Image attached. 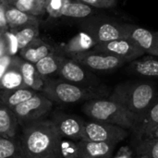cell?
I'll use <instances>...</instances> for the list:
<instances>
[{
  "label": "cell",
  "mask_w": 158,
  "mask_h": 158,
  "mask_svg": "<svg viewBox=\"0 0 158 158\" xmlns=\"http://www.w3.org/2000/svg\"><path fill=\"white\" fill-rule=\"evenodd\" d=\"M19 139L26 158H46L59 154L62 138L49 119H39L23 126Z\"/></svg>",
  "instance_id": "6da1fadb"
},
{
  "label": "cell",
  "mask_w": 158,
  "mask_h": 158,
  "mask_svg": "<svg viewBox=\"0 0 158 158\" xmlns=\"http://www.w3.org/2000/svg\"><path fill=\"white\" fill-rule=\"evenodd\" d=\"M108 98L125 106L140 118L157 99V90L155 83L150 81H129L118 84Z\"/></svg>",
  "instance_id": "7a4b0ae2"
},
{
  "label": "cell",
  "mask_w": 158,
  "mask_h": 158,
  "mask_svg": "<svg viewBox=\"0 0 158 158\" xmlns=\"http://www.w3.org/2000/svg\"><path fill=\"white\" fill-rule=\"evenodd\" d=\"M42 93L53 103L63 105L87 102L93 99L106 98L110 93L108 88L102 84L99 86L85 87L73 84L61 79H46Z\"/></svg>",
  "instance_id": "3957f363"
},
{
  "label": "cell",
  "mask_w": 158,
  "mask_h": 158,
  "mask_svg": "<svg viewBox=\"0 0 158 158\" xmlns=\"http://www.w3.org/2000/svg\"><path fill=\"white\" fill-rule=\"evenodd\" d=\"M82 112L91 120L117 125L128 130L131 133L134 131L139 121V116L131 113L125 106L108 97L85 102L82 106Z\"/></svg>",
  "instance_id": "277c9868"
},
{
  "label": "cell",
  "mask_w": 158,
  "mask_h": 158,
  "mask_svg": "<svg viewBox=\"0 0 158 158\" xmlns=\"http://www.w3.org/2000/svg\"><path fill=\"white\" fill-rule=\"evenodd\" d=\"M84 29L96 44L128 37L126 22L108 17H94L84 23Z\"/></svg>",
  "instance_id": "5b68a950"
},
{
  "label": "cell",
  "mask_w": 158,
  "mask_h": 158,
  "mask_svg": "<svg viewBox=\"0 0 158 158\" xmlns=\"http://www.w3.org/2000/svg\"><path fill=\"white\" fill-rule=\"evenodd\" d=\"M68 57L72 58L87 69L98 72H111L118 69L129 64L128 61L112 56L109 54H105L102 52H97L94 50H89L86 52L79 53L76 55L69 56Z\"/></svg>",
  "instance_id": "8992f818"
},
{
  "label": "cell",
  "mask_w": 158,
  "mask_h": 158,
  "mask_svg": "<svg viewBox=\"0 0 158 158\" xmlns=\"http://www.w3.org/2000/svg\"><path fill=\"white\" fill-rule=\"evenodd\" d=\"M130 131L117 125L90 120L85 121L83 130V139L93 142L109 143L118 144L128 138Z\"/></svg>",
  "instance_id": "52a82bcc"
},
{
  "label": "cell",
  "mask_w": 158,
  "mask_h": 158,
  "mask_svg": "<svg viewBox=\"0 0 158 158\" xmlns=\"http://www.w3.org/2000/svg\"><path fill=\"white\" fill-rule=\"evenodd\" d=\"M53 102L43 93H36L31 98L13 108L19 124L26 125L30 122L42 119L52 109Z\"/></svg>",
  "instance_id": "ba28073f"
},
{
  "label": "cell",
  "mask_w": 158,
  "mask_h": 158,
  "mask_svg": "<svg viewBox=\"0 0 158 158\" xmlns=\"http://www.w3.org/2000/svg\"><path fill=\"white\" fill-rule=\"evenodd\" d=\"M57 75L63 81L81 86L93 87L102 85L100 80L91 70L66 56L62 60Z\"/></svg>",
  "instance_id": "9c48e42d"
},
{
  "label": "cell",
  "mask_w": 158,
  "mask_h": 158,
  "mask_svg": "<svg viewBox=\"0 0 158 158\" xmlns=\"http://www.w3.org/2000/svg\"><path fill=\"white\" fill-rule=\"evenodd\" d=\"M93 50L116 56L125 59L128 61V63L145 55L144 51L140 47V45L130 37L96 44Z\"/></svg>",
  "instance_id": "30bf717a"
},
{
  "label": "cell",
  "mask_w": 158,
  "mask_h": 158,
  "mask_svg": "<svg viewBox=\"0 0 158 158\" xmlns=\"http://www.w3.org/2000/svg\"><path fill=\"white\" fill-rule=\"evenodd\" d=\"M51 121L61 138H67L73 142L83 139L85 121L78 116L65 113H56Z\"/></svg>",
  "instance_id": "8fae6325"
},
{
  "label": "cell",
  "mask_w": 158,
  "mask_h": 158,
  "mask_svg": "<svg viewBox=\"0 0 158 158\" xmlns=\"http://www.w3.org/2000/svg\"><path fill=\"white\" fill-rule=\"evenodd\" d=\"M127 36L134 40L144 53L158 57V32L126 22Z\"/></svg>",
  "instance_id": "7c38bea8"
},
{
  "label": "cell",
  "mask_w": 158,
  "mask_h": 158,
  "mask_svg": "<svg viewBox=\"0 0 158 158\" xmlns=\"http://www.w3.org/2000/svg\"><path fill=\"white\" fill-rule=\"evenodd\" d=\"M79 158H111L117 144L81 140L76 143Z\"/></svg>",
  "instance_id": "4fadbf2b"
},
{
  "label": "cell",
  "mask_w": 158,
  "mask_h": 158,
  "mask_svg": "<svg viewBox=\"0 0 158 158\" xmlns=\"http://www.w3.org/2000/svg\"><path fill=\"white\" fill-rule=\"evenodd\" d=\"M19 61L20 56H15L12 57L7 69L0 79V90H14L26 87L19 69Z\"/></svg>",
  "instance_id": "5bb4252c"
},
{
  "label": "cell",
  "mask_w": 158,
  "mask_h": 158,
  "mask_svg": "<svg viewBox=\"0 0 158 158\" xmlns=\"http://www.w3.org/2000/svg\"><path fill=\"white\" fill-rule=\"evenodd\" d=\"M56 50L39 37L30 43L26 47L19 50V56L32 64H36L44 56L55 52Z\"/></svg>",
  "instance_id": "9a60e30c"
},
{
  "label": "cell",
  "mask_w": 158,
  "mask_h": 158,
  "mask_svg": "<svg viewBox=\"0 0 158 158\" xmlns=\"http://www.w3.org/2000/svg\"><path fill=\"white\" fill-rule=\"evenodd\" d=\"M127 70L144 78H158V59L153 56H142L130 62Z\"/></svg>",
  "instance_id": "2e32d148"
},
{
  "label": "cell",
  "mask_w": 158,
  "mask_h": 158,
  "mask_svg": "<svg viewBox=\"0 0 158 158\" xmlns=\"http://www.w3.org/2000/svg\"><path fill=\"white\" fill-rule=\"evenodd\" d=\"M19 69L23 78L24 84L27 88L32 89L35 92L43 91L46 79L44 78L36 69L35 64L28 62L20 57Z\"/></svg>",
  "instance_id": "e0dca14e"
},
{
  "label": "cell",
  "mask_w": 158,
  "mask_h": 158,
  "mask_svg": "<svg viewBox=\"0 0 158 158\" xmlns=\"http://www.w3.org/2000/svg\"><path fill=\"white\" fill-rule=\"evenodd\" d=\"M158 125V98L156 102L143 114L138 121V124L132 132L135 142L141 140L146 133L152 131Z\"/></svg>",
  "instance_id": "ac0fdd59"
},
{
  "label": "cell",
  "mask_w": 158,
  "mask_h": 158,
  "mask_svg": "<svg viewBox=\"0 0 158 158\" xmlns=\"http://www.w3.org/2000/svg\"><path fill=\"white\" fill-rule=\"evenodd\" d=\"M6 18L9 30H14L28 24H39L36 17L18 9L11 4L6 5Z\"/></svg>",
  "instance_id": "d6986e66"
},
{
  "label": "cell",
  "mask_w": 158,
  "mask_h": 158,
  "mask_svg": "<svg viewBox=\"0 0 158 158\" xmlns=\"http://www.w3.org/2000/svg\"><path fill=\"white\" fill-rule=\"evenodd\" d=\"M19 121L13 110L0 100V136L14 138Z\"/></svg>",
  "instance_id": "ffe728a7"
},
{
  "label": "cell",
  "mask_w": 158,
  "mask_h": 158,
  "mask_svg": "<svg viewBox=\"0 0 158 158\" xmlns=\"http://www.w3.org/2000/svg\"><path fill=\"white\" fill-rule=\"evenodd\" d=\"M96 44L95 41L85 31H81L71 38L65 46V56H69L79 53L92 50Z\"/></svg>",
  "instance_id": "44dd1931"
},
{
  "label": "cell",
  "mask_w": 158,
  "mask_h": 158,
  "mask_svg": "<svg viewBox=\"0 0 158 158\" xmlns=\"http://www.w3.org/2000/svg\"><path fill=\"white\" fill-rule=\"evenodd\" d=\"M64 56V55H61L55 51L38 61L35 64L36 69L44 78L50 79L52 78V76L58 74Z\"/></svg>",
  "instance_id": "7402d4cb"
},
{
  "label": "cell",
  "mask_w": 158,
  "mask_h": 158,
  "mask_svg": "<svg viewBox=\"0 0 158 158\" xmlns=\"http://www.w3.org/2000/svg\"><path fill=\"white\" fill-rule=\"evenodd\" d=\"M37 92L30 88L14 90H0V100L9 108L13 109L23 102L31 98Z\"/></svg>",
  "instance_id": "603a6c76"
},
{
  "label": "cell",
  "mask_w": 158,
  "mask_h": 158,
  "mask_svg": "<svg viewBox=\"0 0 158 158\" xmlns=\"http://www.w3.org/2000/svg\"><path fill=\"white\" fill-rule=\"evenodd\" d=\"M11 31L17 38L19 49L21 50L26 47L30 43L38 38L39 35V24H28Z\"/></svg>",
  "instance_id": "cb8c5ba5"
},
{
  "label": "cell",
  "mask_w": 158,
  "mask_h": 158,
  "mask_svg": "<svg viewBox=\"0 0 158 158\" xmlns=\"http://www.w3.org/2000/svg\"><path fill=\"white\" fill-rule=\"evenodd\" d=\"M94 13L92 6L78 1L69 0L64 6L62 16L75 19H84Z\"/></svg>",
  "instance_id": "d4e9b609"
},
{
  "label": "cell",
  "mask_w": 158,
  "mask_h": 158,
  "mask_svg": "<svg viewBox=\"0 0 158 158\" xmlns=\"http://www.w3.org/2000/svg\"><path fill=\"white\" fill-rule=\"evenodd\" d=\"M0 158H26L19 141L0 136Z\"/></svg>",
  "instance_id": "484cf974"
},
{
  "label": "cell",
  "mask_w": 158,
  "mask_h": 158,
  "mask_svg": "<svg viewBox=\"0 0 158 158\" xmlns=\"http://www.w3.org/2000/svg\"><path fill=\"white\" fill-rule=\"evenodd\" d=\"M12 5L18 9L34 17L45 13V5L34 0H14Z\"/></svg>",
  "instance_id": "4316f807"
},
{
  "label": "cell",
  "mask_w": 158,
  "mask_h": 158,
  "mask_svg": "<svg viewBox=\"0 0 158 158\" xmlns=\"http://www.w3.org/2000/svg\"><path fill=\"white\" fill-rule=\"evenodd\" d=\"M134 153L137 156H145L148 158H158V139L136 142L134 143Z\"/></svg>",
  "instance_id": "83f0119b"
},
{
  "label": "cell",
  "mask_w": 158,
  "mask_h": 158,
  "mask_svg": "<svg viewBox=\"0 0 158 158\" xmlns=\"http://www.w3.org/2000/svg\"><path fill=\"white\" fill-rule=\"evenodd\" d=\"M67 1L69 0H47L45 4V12L53 18L62 17L63 8Z\"/></svg>",
  "instance_id": "f1b7e54d"
},
{
  "label": "cell",
  "mask_w": 158,
  "mask_h": 158,
  "mask_svg": "<svg viewBox=\"0 0 158 158\" xmlns=\"http://www.w3.org/2000/svg\"><path fill=\"white\" fill-rule=\"evenodd\" d=\"M86 4L92 7L97 8H111L117 5V0H76Z\"/></svg>",
  "instance_id": "f546056e"
},
{
  "label": "cell",
  "mask_w": 158,
  "mask_h": 158,
  "mask_svg": "<svg viewBox=\"0 0 158 158\" xmlns=\"http://www.w3.org/2000/svg\"><path fill=\"white\" fill-rule=\"evenodd\" d=\"M6 39H7V48H8V56H17V53L19 52V44L16 36L11 31H6Z\"/></svg>",
  "instance_id": "4dcf8cb0"
},
{
  "label": "cell",
  "mask_w": 158,
  "mask_h": 158,
  "mask_svg": "<svg viewBox=\"0 0 158 158\" xmlns=\"http://www.w3.org/2000/svg\"><path fill=\"white\" fill-rule=\"evenodd\" d=\"M6 0H0V33L9 30L6 18Z\"/></svg>",
  "instance_id": "1f68e13d"
},
{
  "label": "cell",
  "mask_w": 158,
  "mask_h": 158,
  "mask_svg": "<svg viewBox=\"0 0 158 158\" xmlns=\"http://www.w3.org/2000/svg\"><path fill=\"white\" fill-rule=\"evenodd\" d=\"M13 56H10L8 55L3 56L0 57V79L2 78V76L4 75L5 71L7 69L11 60H12Z\"/></svg>",
  "instance_id": "d6a6232c"
},
{
  "label": "cell",
  "mask_w": 158,
  "mask_h": 158,
  "mask_svg": "<svg viewBox=\"0 0 158 158\" xmlns=\"http://www.w3.org/2000/svg\"><path fill=\"white\" fill-rule=\"evenodd\" d=\"M6 55H8V48H7V39L5 31L0 33V57Z\"/></svg>",
  "instance_id": "836d02e7"
},
{
  "label": "cell",
  "mask_w": 158,
  "mask_h": 158,
  "mask_svg": "<svg viewBox=\"0 0 158 158\" xmlns=\"http://www.w3.org/2000/svg\"><path fill=\"white\" fill-rule=\"evenodd\" d=\"M156 139H158V125L154 128L152 131H150L148 133H146L141 140H139L138 142L140 141H148V140H156ZM136 143V142H135Z\"/></svg>",
  "instance_id": "e575fe53"
},
{
  "label": "cell",
  "mask_w": 158,
  "mask_h": 158,
  "mask_svg": "<svg viewBox=\"0 0 158 158\" xmlns=\"http://www.w3.org/2000/svg\"><path fill=\"white\" fill-rule=\"evenodd\" d=\"M46 158H63L61 156V155H60V153L59 154H56V155H54V156H49V157H46Z\"/></svg>",
  "instance_id": "d590c367"
},
{
  "label": "cell",
  "mask_w": 158,
  "mask_h": 158,
  "mask_svg": "<svg viewBox=\"0 0 158 158\" xmlns=\"http://www.w3.org/2000/svg\"><path fill=\"white\" fill-rule=\"evenodd\" d=\"M34 1H37V2H40V3H43V4H46V1L47 0H34Z\"/></svg>",
  "instance_id": "8d00e7d4"
},
{
  "label": "cell",
  "mask_w": 158,
  "mask_h": 158,
  "mask_svg": "<svg viewBox=\"0 0 158 158\" xmlns=\"http://www.w3.org/2000/svg\"><path fill=\"white\" fill-rule=\"evenodd\" d=\"M6 2L7 3V4H13V2H14V0H6Z\"/></svg>",
  "instance_id": "74e56055"
},
{
  "label": "cell",
  "mask_w": 158,
  "mask_h": 158,
  "mask_svg": "<svg viewBox=\"0 0 158 158\" xmlns=\"http://www.w3.org/2000/svg\"><path fill=\"white\" fill-rule=\"evenodd\" d=\"M135 158H148L147 156H136Z\"/></svg>",
  "instance_id": "f35d334b"
}]
</instances>
